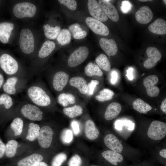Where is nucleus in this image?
Masks as SVG:
<instances>
[{"label": "nucleus", "instance_id": "1", "mask_svg": "<svg viewBox=\"0 0 166 166\" xmlns=\"http://www.w3.org/2000/svg\"><path fill=\"white\" fill-rule=\"evenodd\" d=\"M25 90L27 101L43 109L51 105V97L39 80L27 85Z\"/></svg>", "mask_w": 166, "mask_h": 166}, {"label": "nucleus", "instance_id": "2", "mask_svg": "<svg viewBox=\"0 0 166 166\" xmlns=\"http://www.w3.org/2000/svg\"><path fill=\"white\" fill-rule=\"evenodd\" d=\"M16 117H21L28 121L39 122L44 119V112L42 109L28 101H24L16 104L10 120Z\"/></svg>", "mask_w": 166, "mask_h": 166}, {"label": "nucleus", "instance_id": "3", "mask_svg": "<svg viewBox=\"0 0 166 166\" xmlns=\"http://www.w3.org/2000/svg\"><path fill=\"white\" fill-rule=\"evenodd\" d=\"M0 67L9 77H30L29 70L14 56L8 53H4L0 56Z\"/></svg>", "mask_w": 166, "mask_h": 166}, {"label": "nucleus", "instance_id": "4", "mask_svg": "<svg viewBox=\"0 0 166 166\" xmlns=\"http://www.w3.org/2000/svg\"><path fill=\"white\" fill-rule=\"evenodd\" d=\"M18 46L21 53L31 61L38 52L36 49V38L33 31L28 27L22 29L18 38Z\"/></svg>", "mask_w": 166, "mask_h": 166}, {"label": "nucleus", "instance_id": "5", "mask_svg": "<svg viewBox=\"0 0 166 166\" xmlns=\"http://www.w3.org/2000/svg\"><path fill=\"white\" fill-rule=\"evenodd\" d=\"M34 149L32 144L19 142L14 139L10 140L6 144L5 157L11 160Z\"/></svg>", "mask_w": 166, "mask_h": 166}, {"label": "nucleus", "instance_id": "6", "mask_svg": "<svg viewBox=\"0 0 166 166\" xmlns=\"http://www.w3.org/2000/svg\"><path fill=\"white\" fill-rule=\"evenodd\" d=\"M41 149H36L20 156L10 160L9 164L13 166H34L40 162L45 160Z\"/></svg>", "mask_w": 166, "mask_h": 166}, {"label": "nucleus", "instance_id": "7", "mask_svg": "<svg viewBox=\"0 0 166 166\" xmlns=\"http://www.w3.org/2000/svg\"><path fill=\"white\" fill-rule=\"evenodd\" d=\"M29 78L18 76L8 77L3 85V90L10 96L16 95L25 90Z\"/></svg>", "mask_w": 166, "mask_h": 166}, {"label": "nucleus", "instance_id": "8", "mask_svg": "<svg viewBox=\"0 0 166 166\" xmlns=\"http://www.w3.org/2000/svg\"><path fill=\"white\" fill-rule=\"evenodd\" d=\"M37 11V8L34 4L27 2L17 3L13 9L14 16L20 19L32 18L36 15Z\"/></svg>", "mask_w": 166, "mask_h": 166}, {"label": "nucleus", "instance_id": "9", "mask_svg": "<svg viewBox=\"0 0 166 166\" xmlns=\"http://www.w3.org/2000/svg\"><path fill=\"white\" fill-rule=\"evenodd\" d=\"M41 126L35 122H25L21 138L26 142L32 144L37 141L39 134Z\"/></svg>", "mask_w": 166, "mask_h": 166}, {"label": "nucleus", "instance_id": "10", "mask_svg": "<svg viewBox=\"0 0 166 166\" xmlns=\"http://www.w3.org/2000/svg\"><path fill=\"white\" fill-rule=\"evenodd\" d=\"M6 132L8 140H15L21 137L23 131L25 121L22 118L16 117L13 118Z\"/></svg>", "mask_w": 166, "mask_h": 166}, {"label": "nucleus", "instance_id": "11", "mask_svg": "<svg viewBox=\"0 0 166 166\" xmlns=\"http://www.w3.org/2000/svg\"><path fill=\"white\" fill-rule=\"evenodd\" d=\"M54 132L52 128L48 125L41 126L39 134L37 140L41 148L47 149L51 146Z\"/></svg>", "mask_w": 166, "mask_h": 166}, {"label": "nucleus", "instance_id": "12", "mask_svg": "<svg viewBox=\"0 0 166 166\" xmlns=\"http://www.w3.org/2000/svg\"><path fill=\"white\" fill-rule=\"evenodd\" d=\"M148 136L155 140L162 139L166 135V124L160 121L155 120L151 123L147 132Z\"/></svg>", "mask_w": 166, "mask_h": 166}, {"label": "nucleus", "instance_id": "13", "mask_svg": "<svg viewBox=\"0 0 166 166\" xmlns=\"http://www.w3.org/2000/svg\"><path fill=\"white\" fill-rule=\"evenodd\" d=\"M16 105L15 100L10 95L5 93L0 95V108L3 117L10 120L12 112Z\"/></svg>", "mask_w": 166, "mask_h": 166}, {"label": "nucleus", "instance_id": "14", "mask_svg": "<svg viewBox=\"0 0 166 166\" xmlns=\"http://www.w3.org/2000/svg\"><path fill=\"white\" fill-rule=\"evenodd\" d=\"M89 53V49L86 47H79L70 55L68 60V65L73 67L79 65L86 59Z\"/></svg>", "mask_w": 166, "mask_h": 166}, {"label": "nucleus", "instance_id": "15", "mask_svg": "<svg viewBox=\"0 0 166 166\" xmlns=\"http://www.w3.org/2000/svg\"><path fill=\"white\" fill-rule=\"evenodd\" d=\"M85 22L88 27L95 34L104 36L109 34L108 27L101 21L91 17L87 18Z\"/></svg>", "mask_w": 166, "mask_h": 166}, {"label": "nucleus", "instance_id": "16", "mask_svg": "<svg viewBox=\"0 0 166 166\" xmlns=\"http://www.w3.org/2000/svg\"><path fill=\"white\" fill-rule=\"evenodd\" d=\"M87 5L89 13L93 18L101 22L108 20V17L97 0H89Z\"/></svg>", "mask_w": 166, "mask_h": 166}, {"label": "nucleus", "instance_id": "17", "mask_svg": "<svg viewBox=\"0 0 166 166\" xmlns=\"http://www.w3.org/2000/svg\"><path fill=\"white\" fill-rule=\"evenodd\" d=\"M146 53L148 57L144 62L143 65L146 69H150L156 65L160 60L162 55L157 48L152 46L148 48Z\"/></svg>", "mask_w": 166, "mask_h": 166}, {"label": "nucleus", "instance_id": "18", "mask_svg": "<svg viewBox=\"0 0 166 166\" xmlns=\"http://www.w3.org/2000/svg\"><path fill=\"white\" fill-rule=\"evenodd\" d=\"M158 77L154 75H149L144 79L143 83L149 96L156 97L159 94L160 89L154 86L158 83Z\"/></svg>", "mask_w": 166, "mask_h": 166}, {"label": "nucleus", "instance_id": "19", "mask_svg": "<svg viewBox=\"0 0 166 166\" xmlns=\"http://www.w3.org/2000/svg\"><path fill=\"white\" fill-rule=\"evenodd\" d=\"M69 77V75L63 71L56 72L53 75L52 80L53 89L56 92L61 91L66 85Z\"/></svg>", "mask_w": 166, "mask_h": 166}, {"label": "nucleus", "instance_id": "20", "mask_svg": "<svg viewBox=\"0 0 166 166\" xmlns=\"http://www.w3.org/2000/svg\"><path fill=\"white\" fill-rule=\"evenodd\" d=\"M110 0H99L98 3L104 12L112 21L117 22L119 20V15L115 7L110 2Z\"/></svg>", "mask_w": 166, "mask_h": 166}, {"label": "nucleus", "instance_id": "21", "mask_svg": "<svg viewBox=\"0 0 166 166\" xmlns=\"http://www.w3.org/2000/svg\"><path fill=\"white\" fill-rule=\"evenodd\" d=\"M153 16L152 10L147 6L141 7L135 14V18L137 22L143 24L149 22L152 19Z\"/></svg>", "mask_w": 166, "mask_h": 166}, {"label": "nucleus", "instance_id": "22", "mask_svg": "<svg viewBox=\"0 0 166 166\" xmlns=\"http://www.w3.org/2000/svg\"><path fill=\"white\" fill-rule=\"evenodd\" d=\"M104 142L106 146L112 151L121 153L123 150V146L119 140L114 135L107 134L104 137Z\"/></svg>", "mask_w": 166, "mask_h": 166}, {"label": "nucleus", "instance_id": "23", "mask_svg": "<svg viewBox=\"0 0 166 166\" xmlns=\"http://www.w3.org/2000/svg\"><path fill=\"white\" fill-rule=\"evenodd\" d=\"M99 43L102 49L108 56H114L117 53L118 48L113 40L102 38L100 39Z\"/></svg>", "mask_w": 166, "mask_h": 166}, {"label": "nucleus", "instance_id": "24", "mask_svg": "<svg viewBox=\"0 0 166 166\" xmlns=\"http://www.w3.org/2000/svg\"><path fill=\"white\" fill-rule=\"evenodd\" d=\"M148 29L150 31L156 34H166V21L161 18H157L149 25Z\"/></svg>", "mask_w": 166, "mask_h": 166}, {"label": "nucleus", "instance_id": "25", "mask_svg": "<svg viewBox=\"0 0 166 166\" xmlns=\"http://www.w3.org/2000/svg\"><path fill=\"white\" fill-rule=\"evenodd\" d=\"M122 109L121 105L117 102H112L107 107L105 113V119L108 121L112 120L117 117Z\"/></svg>", "mask_w": 166, "mask_h": 166}, {"label": "nucleus", "instance_id": "26", "mask_svg": "<svg viewBox=\"0 0 166 166\" xmlns=\"http://www.w3.org/2000/svg\"><path fill=\"white\" fill-rule=\"evenodd\" d=\"M69 83L71 86L77 88L82 94H85L87 93V83L83 78L80 77H73L70 79Z\"/></svg>", "mask_w": 166, "mask_h": 166}, {"label": "nucleus", "instance_id": "27", "mask_svg": "<svg viewBox=\"0 0 166 166\" xmlns=\"http://www.w3.org/2000/svg\"><path fill=\"white\" fill-rule=\"evenodd\" d=\"M85 132L86 137L89 139L94 140L97 139L99 135V131L93 122L91 120H88L85 122Z\"/></svg>", "mask_w": 166, "mask_h": 166}, {"label": "nucleus", "instance_id": "28", "mask_svg": "<svg viewBox=\"0 0 166 166\" xmlns=\"http://www.w3.org/2000/svg\"><path fill=\"white\" fill-rule=\"evenodd\" d=\"M101 155L106 160L116 166L117 165V162H121L123 160V156L121 154L113 151H105L101 153Z\"/></svg>", "mask_w": 166, "mask_h": 166}, {"label": "nucleus", "instance_id": "29", "mask_svg": "<svg viewBox=\"0 0 166 166\" xmlns=\"http://www.w3.org/2000/svg\"><path fill=\"white\" fill-rule=\"evenodd\" d=\"M132 107L135 110L143 114H146L152 109L149 105L140 98H137L133 102Z\"/></svg>", "mask_w": 166, "mask_h": 166}, {"label": "nucleus", "instance_id": "30", "mask_svg": "<svg viewBox=\"0 0 166 166\" xmlns=\"http://www.w3.org/2000/svg\"><path fill=\"white\" fill-rule=\"evenodd\" d=\"M43 27L45 36L50 39H54L57 38L61 30V28L59 26L53 27L48 24L44 25Z\"/></svg>", "mask_w": 166, "mask_h": 166}, {"label": "nucleus", "instance_id": "31", "mask_svg": "<svg viewBox=\"0 0 166 166\" xmlns=\"http://www.w3.org/2000/svg\"><path fill=\"white\" fill-rule=\"evenodd\" d=\"M57 101L59 104L65 107L69 104H74L76 102L75 97L73 95L65 93H61L58 95Z\"/></svg>", "mask_w": 166, "mask_h": 166}, {"label": "nucleus", "instance_id": "32", "mask_svg": "<svg viewBox=\"0 0 166 166\" xmlns=\"http://www.w3.org/2000/svg\"><path fill=\"white\" fill-rule=\"evenodd\" d=\"M96 62L99 67L106 72L109 71L111 69L110 61L106 56L101 53L96 59Z\"/></svg>", "mask_w": 166, "mask_h": 166}, {"label": "nucleus", "instance_id": "33", "mask_svg": "<svg viewBox=\"0 0 166 166\" xmlns=\"http://www.w3.org/2000/svg\"><path fill=\"white\" fill-rule=\"evenodd\" d=\"M64 114L70 118H74L81 115L83 113L82 107L79 105L65 108L63 109Z\"/></svg>", "mask_w": 166, "mask_h": 166}, {"label": "nucleus", "instance_id": "34", "mask_svg": "<svg viewBox=\"0 0 166 166\" xmlns=\"http://www.w3.org/2000/svg\"><path fill=\"white\" fill-rule=\"evenodd\" d=\"M58 43L63 45L69 44L71 39V34L69 30L66 29L61 30L57 38Z\"/></svg>", "mask_w": 166, "mask_h": 166}, {"label": "nucleus", "instance_id": "35", "mask_svg": "<svg viewBox=\"0 0 166 166\" xmlns=\"http://www.w3.org/2000/svg\"><path fill=\"white\" fill-rule=\"evenodd\" d=\"M85 74L89 77L94 75L101 76L103 75V72L99 67L91 62H89L85 66Z\"/></svg>", "mask_w": 166, "mask_h": 166}, {"label": "nucleus", "instance_id": "36", "mask_svg": "<svg viewBox=\"0 0 166 166\" xmlns=\"http://www.w3.org/2000/svg\"><path fill=\"white\" fill-rule=\"evenodd\" d=\"M114 92L112 90L105 89L99 92V94L96 96V99L99 101L104 102L112 99L114 95Z\"/></svg>", "mask_w": 166, "mask_h": 166}, {"label": "nucleus", "instance_id": "37", "mask_svg": "<svg viewBox=\"0 0 166 166\" xmlns=\"http://www.w3.org/2000/svg\"><path fill=\"white\" fill-rule=\"evenodd\" d=\"M66 155L63 152H61L54 156L52 159L50 166H62L66 160Z\"/></svg>", "mask_w": 166, "mask_h": 166}, {"label": "nucleus", "instance_id": "38", "mask_svg": "<svg viewBox=\"0 0 166 166\" xmlns=\"http://www.w3.org/2000/svg\"><path fill=\"white\" fill-rule=\"evenodd\" d=\"M60 138L63 143L65 144H68L70 143L73 139L72 131L69 129H64L61 132Z\"/></svg>", "mask_w": 166, "mask_h": 166}, {"label": "nucleus", "instance_id": "39", "mask_svg": "<svg viewBox=\"0 0 166 166\" xmlns=\"http://www.w3.org/2000/svg\"><path fill=\"white\" fill-rule=\"evenodd\" d=\"M14 28V24L12 23L4 22L0 23V30L3 32L9 38Z\"/></svg>", "mask_w": 166, "mask_h": 166}, {"label": "nucleus", "instance_id": "40", "mask_svg": "<svg viewBox=\"0 0 166 166\" xmlns=\"http://www.w3.org/2000/svg\"><path fill=\"white\" fill-rule=\"evenodd\" d=\"M82 160L78 155L73 156L69 160L67 163L68 166H81Z\"/></svg>", "mask_w": 166, "mask_h": 166}, {"label": "nucleus", "instance_id": "41", "mask_svg": "<svg viewBox=\"0 0 166 166\" xmlns=\"http://www.w3.org/2000/svg\"><path fill=\"white\" fill-rule=\"evenodd\" d=\"M61 4L66 6L69 9L72 10H75L77 7V3L74 0H59Z\"/></svg>", "mask_w": 166, "mask_h": 166}, {"label": "nucleus", "instance_id": "42", "mask_svg": "<svg viewBox=\"0 0 166 166\" xmlns=\"http://www.w3.org/2000/svg\"><path fill=\"white\" fill-rule=\"evenodd\" d=\"M99 84V81L97 80H91L90 82L87 85L88 92L87 93L88 95L91 96L93 95L95 88Z\"/></svg>", "mask_w": 166, "mask_h": 166}, {"label": "nucleus", "instance_id": "43", "mask_svg": "<svg viewBox=\"0 0 166 166\" xmlns=\"http://www.w3.org/2000/svg\"><path fill=\"white\" fill-rule=\"evenodd\" d=\"M132 5L129 1L124 0L122 2L121 9L124 13L128 12L131 10Z\"/></svg>", "mask_w": 166, "mask_h": 166}, {"label": "nucleus", "instance_id": "44", "mask_svg": "<svg viewBox=\"0 0 166 166\" xmlns=\"http://www.w3.org/2000/svg\"><path fill=\"white\" fill-rule=\"evenodd\" d=\"M69 30L72 35L76 32L82 30L79 25L77 23L72 24L69 27Z\"/></svg>", "mask_w": 166, "mask_h": 166}, {"label": "nucleus", "instance_id": "45", "mask_svg": "<svg viewBox=\"0 0 166 166\" xmlns=\"http://www.w3.org/2000/svg\"><path fill=\"white\" fill-rule=\"evenodd\" d=\"M71 125L74 134L75 135L78 134L80 131L78 122L77 121H73L71 122Z\"/></svg>", "mask_w": 166, "mask_h": 166}, {"label": "nucleus", "instance_id": "46", "mask_svg": "<svg viewBox=\"0 0 166 166\" xmlns=\"http://www.w3.org/2000/svg\"><path fill=\"white\" fill-rule=\"evenodd\" d=\"M6 144L0 138V160L5 157Z\"/></svg>", "mask_w": 166, "mask_h": 166}, {"label": "nucleus", "instance_id": "47", "mask_svg": "<svg viewBox=\"0 0 166 166\" xmlns=\"http://www.w3.org/2000/svg\"><path fill=\"white\" fill-rule=\"evenodd\" d=\"M86 35V32L85 30H82L76 32L72 35L74 39H81L85 38Z\"/></svg>", "mask_w": 166, "mask_h": 166}, {"label": "nucleus", "instance_id": "48", "mask_svg": "<svg viewBox=\"0 0 166 166\" xmlns=\"http://www.w3.org/2000/svg\"><path fill=\"white\" fill-rule=\"evenodd\" d=\"M9 38L2 31L0 30V40L3 43H7L9 41Z\"/></svg>", "mask_w": 166, "mask_h": 166}, {"label": "nucleus", "instance_id": "49", "mask_svg": "<svg viewBox=\"0 0 166 166\" xmlns=\"http://www.w3.org/2000/svg\"><path fill=\"white\" fill-rule=\"evenodd\" d=\"M133 69L132 68H129L126 71L127 74L126 76L128 79L132 81L133 79Z\"/></svg>", "mask_w": 166, "mask_h": 166}, {"label": "nucleus", "instance_id": "50", "mask_svg": "<svg viewBox=\"0 0 166 166\" xmlns=\"http://www.w3.org/2000/svg\"><path fill=\"white\" fill-rule=\"evenodd\" d=\"M118 78V74L115 71H113L111 73V82L113 84H114L117 81Z\"/></svg>", "mask_w": 166, "mask_h": 166}, {"label": "nucleus", "instance_id": "51", "mask_svg": "<svg viewBox=\"0 0 166 166\" xmlns=\"http://www.w3.org/2000/svg\"><path fill=\"white\" fill-rule=\"evenodd\" d=\"M160 108L163 112L166 113V98L162 101Z\"/></svg>", "mask_w": 166, "mask_h": 166}, {"label": "nucleus", "instance_id": "52", "mask_svg": "<svg viewBox=\"0 0 166 166\" xmlns=\"http://www.w3.org/2000/svg\"><path fill=\"white\" fill-rule=\"evenodd\" d=\"M34 166H49L46 161H43L39 162Z\"/></svg>", "mask_w": 166, "mask_h": 166}, {"label": "nucleus", "instance_id": "53", "mask_svg": "<svg viewBox=\"0 0 166 166\" xmlns=\"http://www.w3.org/2000/svg\"><path fill=\"white\" fill-rule=\"evenodd\" d=\"M4 78L3 75L0 73V89L2 87L4 83Z\"/></svg>", "mask_w": 166, "mask_h": 166}, {"label": "nucleus", "instance_id": "54", "mask_svg": "<svg viewBox=\"0 0 166 166\" xmlns=\"http://www.w3.org/2000/svg\"><path fill=\"white\" fill-rule=\"evenodd\" d=\"M159 154L161 157L166 158V149H164L161 150L159 152Z\"/></svg>", "mask_w": 166, "mask_h": 166}, {"label": "nucleus", "instance_id": "55", "mask_svg": "<svg viewBox=\"0 0 166 166\" xmlns=\"http://www.w3.org/2000/svg\"><path fill=\"white\" fill-rule=\"evenodd\" d=\"M139 1H141V2H147V1H152V0H140Z\"/></svg>", "mask_w": 166, "mask_h": 166}, {"label": "nucleus", "instance_id": "56", "mask_svg": "<svg viewBox=\"0 0 166 166\" xmlns=\"http://www.w3.org/2000/svg\"><path fill=\"white\" fill-rule=\"evenodd\" d=\"M0 166H12L11 165L9 164V165H4V166H1V165H0Z\"/></svg>", "mask_w": 166, "mask_h": 166}, {"label": "nucleus", "instance_id": "57", "mask_svg": "<svg viewBox=\"0 0 166 166\" xmlns=\"http://www.w3.org/2000/svg\"><path fill=\"white\" fill-rule=\"evenodd\" d=\"M163 1L164 2V3L166 5V1L165 0H163Z\"/></svg>", "mask_w": 166, "mask_h": 166}, {"label": "nucleus", "instance_id": "58", "mask_svg": "<svg viewBox=\"0 0 166 166\" xmlns=\"http://www.w3.org/2000/svg\"><path fill=\"white\" fill-rule=\"evenodd\" d=\"M90 166H100L97 165H91Z\"/></svg>", "mask_w": 166, "mask_h": 166}, {"label": "nucleus", "instance_id": "59", "mask_svg": "<svg viewBox=\"0 0 166 166\" xmlns=\"http://www.w3.org/2000/svg\"><path fill=\"white\" fill-rule=\"evenodd\" d=\"M144 73L142 75V76H143V75H144Z\"/></svg>", "mask_w": 166, "mask_h": 166}]
</instances>
